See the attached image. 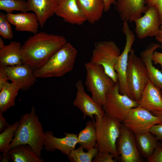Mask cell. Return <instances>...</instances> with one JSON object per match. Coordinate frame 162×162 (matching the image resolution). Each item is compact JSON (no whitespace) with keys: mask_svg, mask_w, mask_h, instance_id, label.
Here are the masks:
<instances>
[{"mask_svg":"<svg viewBox=\"0 0 162 162\" xmlns=\"http://www.w3.org/2000/svg\"><path fill=\"white\" fill-rule=\"evenodd\" d=\"M86 20L93 24L99 20L104 11L103 0H77Z\"/></svg>","mask_w":162,"mask_h":162,"instance_id":"603a6c76","label":"cell"},{"mask_svg":"<svg viewBox=\"0 0 162 162\" xmlns=\"http://www.w3.org/2000/svg\"><path fill=\"white\" fill-rule=\"evenodd\" d=\"M3 67L9 80L22 91H27L37 80L33 70L27 64Z\"/></svg>","mask_w":162,"mask_h":162,"instance_id":"9a60e30c","label":"cell"},{"mask_svg":"<svg viewBox=\"0 0 162 162\" xmlns=\"http://www.w3.org/2000/svg\"><path fill=\"white\" fill-rule=\"evenodd\" d=\"M135 134L137 146L141 156L147 159L152 155L159 141L150 132Z\"/></svg>","mask_w":162,"mask_h":162,"instance_id":"cb8c5ba5","label":"cell"},{"mask_svg":"<svg viewBox=\"0 0 162 162\" xmlns=\"http://www.w3.org/2000/svg\"><path fill=\"white\" fill-rule=\"evenodd\" d=\"M148 162H162V143L159 142L152 155L147 159Z\"/></svg>","mask_w":162,"mask_h":162,"instance_id":"d6a6232c","label":"cell"},{"mask_svg":"<svg viewBox=\"0 0 162 162\" xmlns=\"http://www.w3.org/2000/svg\"><path fill=\"white\" fill-rule=\"evenodd\" d=\"M8 20L18 31L28 32L35 34L38 32L39 24L34 13L21 12L6 14Z\"/></svg>","mask_w":162,"mask_h":162,"instance_id":"ac0fdd59","label":"cell"},{"mask_svg":"<svg viewBox=\"0 0 162 162\" xmlns=\"http://www.w3.org/2000/svg\"><path fill=\"white\" fill-rule=\"evenodd\" d=\"M77 51L67 42L41 67L34 71L36 77L46 78L63 76L74 67Z\"/></svg>","mask_w":162,"mask_h":162,"instance_id":"3957f363","label":"cell"},{"mask_svg":"<svg viewBox=\"0 0 162 162\" xmlns=\"http://www.w3.org/2000/svg\"><path fill=\"white\" fill-rule=\"evenodd\" d=\"M152 112L154 115L158 117L162 122V111H154Z\"/></svg>","mask_w":162,"mask_h":162,"instance_id":"60d3db41","label":"cell"},{"mask_svg":"<svg viewBox=\"0 0 162 162\" xmlns=\"http://www.w3.org/2000/svg\"><path fill=\"white\" fill-rule=\"evenodd\" d=\"M155 37L162 38V25L161 26L160 30L158 34Z\"/></svg>","mask_w":162,"mask_h":162,"instance_id":"b9f144b4","label":"cell"},{"mask_svg":"<svg viewBox=\"0 0 162 162\" xmlns=\"http://www.w3.org/2000/svg\"></svg>","mask_w":162,"mask_h":162,"instance_id":"f6af8a7d","label":"cell"},{"mask_svg":"<svg viewBox=\"0 0 162 162\" xmlns=\"http://www.w3.org/2000/svg\"><path fill=\"white\" fill-rule=\"evenodd\" d=\"M78 143L88 151L94 147L97 141L95 121H88L86 126L79 132L78 136Z\"/></svg>","mask_w":162,"mask_h":162,"instance_id":"4316f807","label":"cell"},{"mask_svg":"<svg viewBox=\"0 0 162 162\" xmlns=\"http://www.w3.org/2000/svg\"><path fill=\"white\" fill-rule=\"evenodd\" d=\"M118 82L115 83L106 95L102 106L104 112L123 123L129 111L139 105L138 102L119 92Z\"/></svg>","mask_w":162,"mask_h":162,"instance_id":"ba28073f","label":"cell"},{"mask_svg":"<svg viewBox=\"0 0 162 162\" xmlns=\"http://www.w3.org/2000/svg\"><path fill=\"white\" fill-rule=\"evenodd\" d=\"M67 42L63 36L40 32L29 37L22 46L23 63L34 71L43 65Z\"/></svg>","mask_w":162,"mask_h":162,"instance_id":"6da1fadb","label":"cell"},{"mask_svg":"<svg viewBox=\"0 0 162 162\" xmlns=\"http://www.w3.org/2000/svg\"><path fill=\"white\" fill-rule=\"evenodd\" d=\"M22 46L19 42L11 41L0 47V65L10 66L23 64Z\"/></svg>","mask_w":162,"mask_h":162,"instance_id":"7402d4cb","label":"cell"},{"mask_svg":"<svg viewBox=\"0 0 162 162\" xmlns=\"http://www.w3.org/2000/svg\"><path fill=\"white\" fill-rule=\"evenodd\" d=\"M116 156L108 152H99L96 156L93 159V162H116L114 159Z\"/></svg>","mask_w":162,"mask_h":162,"instance_id":"1f68e13d","label":"cell"},{"mask_svg":"<svg viewBox=\"0 0 162 162\" xmlns=\"http://www.w3.org/2000/svg\"><path fill=\"white\" fill-rule=\"evenodd\" d=\"M160 47L159 43H152L141 52L140 58L146 66L150 81L162 91V72L154 66L152 58L154 51Z\"/></svg>","mask_w":162,"mask_h":162,"instance_id":"ffe728a7","label":"cell"},{"mask_svg":"<svg viewBox=\"0 0 162 162\" xmlns=\"http://www.w3.org/2000/svg\"><path fill=\"white\" fill-rule=\"evenodd\" d=\"M83 149L80 146L77 148L73 150L67 156L68 159L71 162H91L99 152L95 147L87 152H84Z\"/></svg>","mask_w":162,"mask_h":162,"instance_id":"83f0119b","label":"cell"},{"mask_svg":"<svg viewBox=\"0 0 162 162\" xmlns=\"http://www.w3.org/2000/svg\"><path fill=\"white\" fill-rule=\"evenodd\" d=\"M30 11L36 15L41 28L47 20L55 14L56 0H27Z\"/></svg>","mask_w":162,"mask_h":162,"instance_id":"44dd1931","label":"cell"},{"mask_svg":"<svg viewBox=\"0 0 162 162\" xmlns=\"http://www.w3.org/2000/svg\"><path fill=\"white\" fill-rule=\"evenodd\" d=\"M121 53L119 47L112 41L96 42L90 61L101 65L106 73L116 83L118 82V76L115 66Z\"/></svg>","mask_w":162,"mask_h":162,"instance_id":"52a82bcc","label":"cell"},{"mask_svg":"<svg viewBox=\"0 0 162 162\" xmlns=\"http://www.w3.org/2000/svg\"><path fill=\"white\" fill-rule=\"evenodd\" d=\"M126 82L133 99L139 103L142 93L150 81L146 66L132 49L128 59Z\"/></svg>","mask_w":162,"mask_h":162,"instance_id":"8992f818","label":"cell"},{"mask_svg":"<svg viewBox=\"0 0 162 162\" xmlns=\"http://www.w3.org/2000/svg\"><path fill=\"white\" fill-rule=\"evenodd\" d=\"M20 88L12 82H8L0 90V113L3 114L15 105V100Z\"/></svg>","mask_w":162,"mask_h":162,"instance_id":"484cf974","label":"cell"},{"mask_svg":"<svg viewBox=\"0 0 162 162\" xmlns=\"http://www.w3.org/2000/svg\"><path fill=\"white\" fill-rule=\"evenodd\" d=\"M75 86L77 91L73 104L83 113V118L85 119L88 116L94 121V115L99 118H101L105 113L102 106L98 104L86 93L82 80H78L75 83Z\"/></svg>","mask_w":162,"mask_h":162,"instance_id":"4fadbf2b","label":"cell"},{"mask_svg":"<svg viewBox=\"0 0 162 162\" xmlns=\"http://www.w3.org/2000/svg\"><path fill=\"white\" fill-rule=\"evenodd\" d=\"M10 23L8 20L6 14L0 12V35L4 39L11 40L14 37Z\"/></svg>","mask_w":162,"mask_h":162,"instance_id":"4dcf8cb0","label":"cell"},{"mask_svg":"<svg viewBox=\"0 0 162 162\" xmlns=\"http://www.w3.org/2000/svg\"><path fill=\"white\" fill-rule=\"evenodd\" d=\"M146 0H116V8L121 19L131 22L140 17L147 7Z\"/></svg>","mask_w":162,"mask_h":162,"instance_id":"e0dca14e","label":"cell"},{"mask_svg":"<svg viewBox=\"0 0 162 162\" xmlns=\"http://www.w3.org/2000/svg\"><path fill=\"white\" fill-rule=\"evenodd\" d=\"M13 162H42L28 145H19L9 152Z\"/></svg>","mask_w":162,"mask_h":162,"instance_id":"d4e9b609","label":"cell"},{"mask_svg":"<svg viewBox=\"0 0 162 162\" xmlns=\"http://www.w3.org/2000/svg\"><path fill=\"white\" fill-rule=\"evenodd\" d=\"M149 132L155 136L160 141H162V123L154 125Z\"/></svg>","mask_w":162,"mask_h":162,"instance_id":"e575fe53","label":"cell"},{"mask_svg":"<svg viewBox=\"0 0 162 162\" xmlns=\"http://www.w3.org/2000/svg\"><path fill=\"white\" fill-rule=\"evenodd\" d=\"M159 43L162 48V38H160L157 37H155Z\"/></svg>","mask_w":162,"mask_h":162,"instance_id":"7bdbcfd3","label":"cell"},{"mask_svg":"<svg viewBox=\"0 0 162 162\" xmlns=\"http://www.w3.org/2000/svg\"><path fill=\"white\" fill-rule=\"evenodd\" d=\"M116 150L122 162H141L143 161L138 150L135 134L123 123L116 144Z\"/></svg>","mask_w":162,"mask_h":162,"instance_id":"8fae6325","label":"cell"},{"mask_svg":"<svg viewBox=\"0 0 162 162\" xmlns=\"http://www.w3.org/2000/svg\"><path fill=\"white\" fill-rule=\"evenodd\" d=\"M65 136L58 138L53 135L52 132H45L44 146L45 149L49 152L60 150L64 154L68 156L78 143V136L70 133H64Z\"/></svg>","mask_w":162,"mask_h":162,"instance_id":"2e32d148","label":"cell"},{"mask_svg":"<svg viewBox=\"0 0 162 162\" xmlns=\"http://www.w3.org/2000/svg\"><path fill=\"white\" fill-rule=\"evenodd\" d=\"M97 141L95 147L99 152H108L118 157L116 144L122 123L104 113L100 118L94 115Z\"/></svg>","mask_w":162,"mask_h":162,"instance_id":"277c9868","label":"cell"},{"mask_svg":"<svg viewBox=\"0 0 162 162\" xmlns=\"http://www.w3.org/2000/svg\"><path fill=\"white\" fill-rule=\"evenodd\" d=\"M55 14L65 22L80 25L86 21L77 0H56Z\"/></svg>","mask_w":162,"mask_h":162,"instance_id":"5bb4252c","label":"cell"},{"mask_svg":"<svg viewBox=\"0 0 162 162\" xmlns=\"http://www.w3.org/2000/svg\"><path fill=\"white\" fill-rule=\"evenodd\" d=\"M122 123L135 134H137L149 132L154 125L162 122L151 112L138 106L129 111Z\"/></svg>","mask_w":162,"mask_h":162,"instance_id":"30bf717a","label":"cell"},{"mask_svg":"<svg viewBox=\"0 0 162 162\" xmlns=\"http://www.w3.org/2000/svg\"><path fill=\"white\" fill-rule=\"evenodd\" d=\"M144 14L134 21L136 35L141 39L157 36L162 25L158 10L154 7H148Z\"/></svg>","mask_w":162,"mask_h":162,"instance_id":"7c38bea8","label":"cell"},{"mask_svg":"<svg viewBox=\"0 0 162 162\" xmlns=\"http://www.w3.org/2000/svg\"><path fill=\"white\" fill-rule=\"evenodd\" d=\"M20 123L19 120L10 124L0 134V151L1 152H9L10 144Z\"/></svg>","mask_w":162,"mask_h":162,"instance_id":"f1b7e54d","label":"cell"},{"mask_svg":"<svg viewBox=\"0 0 162 162\" xmlns=\"http://www.w3.org/2000/svg\"><path fill=\"white\" fill-rule=\"evenodd\" d=\"M10 125L3 117L2 114L0 113V132H2Z\"/></svg>","mask_w":162,"mask_h":162,"instance_id":"74e56055","label":"cell"},{"mask_svg":"<svg viewBox=\"0 0 162 162\" xmlns=\"http://www.w3.org/2000/svg\"><path fill=\"white\" fill-rule=\"evenodd\" d=\"M9 80L4 67L0 65V90L8 82H9Z\"/></svg>","mask_w":162,"mask_h":162,"instance_id":"d590c367","label":"cell"},{"mask_svg":"<svg viewBox=\"0 0 162 162\" xmlns=\"http://www.w3.org/2000/svg\"><path fill=\"white\" fill-rule=\"evenodd\" d=\"M20 123L10 144L9 151L17 146L28 145L40 158L45 138L42 125L36 114L35 108L22 116Z\"/></svg>","mask_w":162,"mask_h":162,"instance_id":"7a4b0ae2","label":"cell"},{"mask_svg":"<svg viewBox=\"0 0 162 162\" xmlns=\"http://www.w3.org/2000/svg\"><path fill=\"white\" fill-rule=\"evenodd\" d=\"M138 106L151 112L162 111V90L150 81L144 89Z\"/></svg>","mask_w":162,"mask_h":162,"instance_id":"d6986e66","label":"cell"},{"mask_svg":"<svg viewBox=\"0 0 162 162\" xmlns=\"http://www.w3.org/2000/svg\"><path fill=\"white\" fill-rule=\"evenodd\" d=\"M104 5V11H108L112 5L115 3L116 0H103Z\"/></svg>","mask_w":162,"mask_h":162,"instance_id":"f35d334b","label":"cell"},{"mask_svg":"<svg viewBox=\"0 0 162 162\" xmlns=\"http://www.w3.org/2000/svg\"><path fill=\"white\" fill-rule=\"evenodd\" d=\"M145 4L147 7H152L157 10L162 25V0H146Z\"/></svg>","mask_w":162,"mask_h":162,"instance_id":"836d02e7","label":"cell"},{"mask_svg":"<svg viewBox=\"0 0 162 162\" xmlns=\"http://www.w3.org/2000/svg\"><path fill=\"white\" fill-rule=\"evenodd\" d=\"M4 45V42L1 37H0V47Z\"/></svg>","mask_w":162,"mask_h":162,"instance_id":"ee69618b","label":"cell"},{"mask_svg":"<svg viewBox=\"0 0 162 162\" xmlns=\"http://www.w3.org/2000/svg\"><path fill=\"white\" fill-rule=\"evenodd\" d=\"M84 65L86 71L85 85L94 101L102 106L105 102L107 94L115 83L101 65L90 61Z\"/></svg>","mask_w":162,"mask_h":162,"instance_id":"5b68a950","label":"cell"},{"mask_svg":"<svg viewBox=\"0 0 162 162\" xmlns=\"http://www.w3.org/2000/svg\"><path fill=\"white\" fill-rule=\"evenodd\" d=\"M0 10L7 13L14 11L28 12L30 11L27 1L25 0H0Z\"/></svg>","mask_w":162,"mask_h":162,"instance_id":"f546056e","label":"cell"},{"mask_svg":"<svg viewBox=\"0 0 162 162\" xmlns=\"http://www.w3.org/2000/svg\"><path fill=\"white\" fill-rule=\"evenodd\" d=\"M122 31L125 36V43L123 51L118 58L115 70L118 76L120 93L132 99L127 86L126 75L128 56L135 40V35L130 28L128 22L126 21L123 22Z\"/></svg>","mask_w":162,"mask_h":162,"instance_id":"9c48e42d","label":"cell"},{"mask_svg":"<svg viewBox=\"0 0 162 162\" xmlns=\"http://www.w3.org/2000/svg\"><path fill=\"white\" fill-rule=\"evenodd\" d=\"M10 160H11V158L9 152L3 153L2 155L1 158V162H8Z\"/></svg>","mask_w":162,"mask_h":162,"instance_id":"ab89813d","label":"cell"},{"mask_svg":"<svg viewBox=\"0 0 162 162\" xmlns=\"http://www.w3.org/2000/svg\"><path fill=\"white\" fill-rule=\"evenodd\" d=\"M152 58L153 63L155 64L160 65L161 71L162 72V52L154 51L152 55Z\"/></svg>","mask_w":162,"mask_h":162,"instance_id":"8d00e7d4","label":"cell"}]
</instances>
